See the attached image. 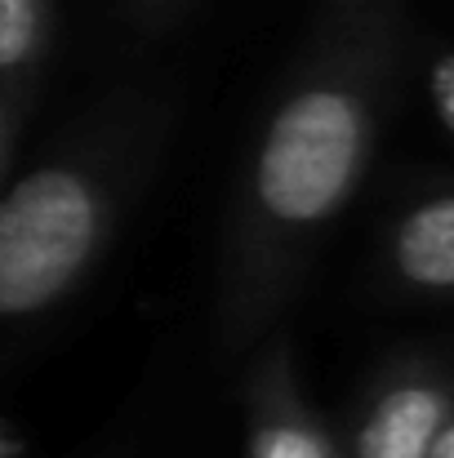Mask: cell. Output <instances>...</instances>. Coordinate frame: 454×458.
Segmentation results:
<instances>
[{
	"mask_svg": "<svg viewBox=\"0 0 454 458\" xmlns=\"http://www.w3.org/2000/svg\"><path fill=\"white\" fill-rule=\"evenodd\" d=\"M433 103H437V116L454 130V54H446L433 67Z\"/></svg>",
	"mask_w": 454,
	"mask_h": 458,
	"instance_id": "cell-7",
	"label": "cell"
},
{
	"mask_svg": "<svg viewBox=\"0 0 454 458\" xmlns=\"http://www.w3.org/2000/svg\"><path fill=\"white\" fill-rule=\"evenodd\" d=\"M259 458H325L321 441H312L307 432L295 428H281V432H268L259 441Z\"/></svg>",
	"mask_w": 454,
	"mask_h": 458,
	"instance_id": "cell-6",
	"label": "cell"
},
{
	"mask_svg": "<svg viewBox=\"0 0 454 458\" xmlns=\"http://www.w3.org/2000/svg\"><path fill=\"white\" fill-rule=\"evenodd\" d=\"M361 160V112L330 89L295 98L263 148L259 191L277 218L316 223L352 187Z\"/></svg>",
	"mask_w": 454,
	"mask_h": 458,
	"instance_id": "cell-2",
	"label": "cell"
},
{
	"mask_svg": "<svg viewBox=\"0 0 454 458\" xmlns=\"http://www.w3.org/2000/svg\"><path fill=\"white\" fill-rule=\"evenodd\" d=\"M397 263L415 285H454V196L415 209L397 236Z\"/></svg>",
	"mask_w": 454,
	"mask_h": 458,
	"instance_id": "cell-4",
	"label": "cell"
},
{
	"mask_svg": "<svg viewBox=\"0 0 454 458\" xmlns=\"http://www.w3.org/2000/svg\"><path fill=\"white\" fill-rule=\"evenodd\" d=\"M40 4L36 0H0V67H13L36 45Z\"/></svg>",
	"mask_w": 454,
	"mask_h": 458,
	"instance_id": "cell-5",
	"label": "cell"
},
{
	"mask_svg": "<svg viewBox=\"0 0 454 458\" xmlns=\"http://www.w3.org/2000/svg\"><path fill=\"white\" fill-rule=\"evenodd\" d=\"M441 419L446 405L433 387H401L374 410L370 428L361 432V458H428Z\"/></svg>",
	"mask_w": 454,
	"mask_h": 458,
	"instance_id": "cell-3",
	"label": "cell"
},
{
	"mask_svg": "<svg viewBox=\"0 0 454 458\" xmlns=\"http://www.w3.org/2000/svg\"><path fill=\"white\" fill-rule=\"evenodd\" d=\"M428 458H454V428H450V432H441V437L433 441Z\"/></svg>",
	"mask_w": 454,
	"mask_h": 458,
	"instance_id": "cell-8",
	"label": "cell"
},
{
	"mask_svg": "<svg viewBox=\"0 0 454 458\" xmlns=\"http://www.w3.org/2000/svg\"><path fill=\"white\" fill-rule=\"evenodd\" d=\"M94 200L63 169L31 174L0 200V311L49 303L94 245Z\"/></svg>",
	"mask_w": 454,
	"mask_h": 458,
	"instance_id": "cell-1",
	"label": "cell"
}]
</instances>
